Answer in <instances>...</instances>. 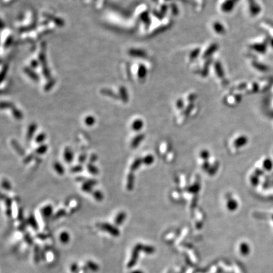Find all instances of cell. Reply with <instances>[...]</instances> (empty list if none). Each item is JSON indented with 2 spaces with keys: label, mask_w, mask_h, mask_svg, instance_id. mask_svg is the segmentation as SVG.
<instances>
[{
  "label": "cell",
  "mask_w": 273,
  "mask_h": 273,
  "mask_svg": "<svg viewBox=\"0 0 273 273\" xmlns=\"http://www.w3.org/2000/svg\"><path fill=\"white\" fill-rule=\"evenodd\" d=\"M84 123L86 125L89 126H91L95 124V119L92 116H87L84 119Z\"/></svg>",
  "instance_id": "cell-31"
},
{
  "label": "cell",
  "mask_w": 273,
  "mask_h": 273,
  "mask_svg": "<svg viewBox=\"0 0 273 273\" xmlns=\"http://www.w3.org/2000/svg\"><path fill=\"white\" fill-rule=\"evenodd\" d=\"M238 202L233 199H230L227 201V208L230 211H235L238 207Z\"/></svg>",
  "instance_id": "cell-21"
},
{
  "label": "cell",
  "mask_w": 273,
  "mask_h": 273,
  "mask_svg": "<svg viewBox=\"0 0 273 273\" xmlns=\"http://www.w3.org/2000/svg\"><path fill=\"white\" fill-rule=\"evenodd\" d=\"M143 126V121L140 119H136L134 120L132 124V130L135 132H139L142 129Z\"/></svg>",
  "instance_id": "cell-13"
},
{
  "label": "cell",
  "mask_w": 273,
  "mask_h": 273,
  "mask_svg": "<svg viewBox=\"0 0 273 273\" xmlns=\"http://www.w3.org/2000/svg\"><path fill=\"white\" fill-rule=\"evenodd\" d=\"M67 214V211H65V209H60L58 210L57 212H56L53 216V220H57L62 217L65 216Z\"/></svg>",
  "instance_id": "cell-25"
},
{
  "label": "cell",
  "mask_w": 273,
  "mask_h": 273,
  "mask_svg": "<svg viewBox=\"0 0 273 273\" xmlns=\"http://www.w3.org/2000/svg\"><path fill=\"white\" fill-rule=\"evenodd\" d=\"M207 162L206 161H204V163L203 164V168H204V170H207V168H209V163Z\"/></svg>",
  "instance_id": "cell-45"
},
{
  "label": "cell",
  "mask_w": 273,
  "mask_h": 273,
  "mask_svg": "<svg viewBox=\"0 0 273 273\" xmlns=\"http://www.w3.org/2000/svg\"><path fill=\"white\" fill-rule=\"evenodd\" d=\"M37 129V125L36 123H32L31 124L29 125L27 128V132L26 134V139L28 141H30L33 139Z\"/></svg>",
  "instance_id": "cell-6"
},
{
  "label": "cell",
  "mask_w": 273,
  "mask_h": 273,
  "mask_svg": "<svg viewBox=\"0 0 273 273\" xmlns=\"http://www.w3.org/2000/svg\"><path fill=\"white\" fill-rule=\"evenodd\" d=\"M259 177L255 175H254L251 176V182L252 183V185H254V187L257 186L259 183Z\"/></svg>",
  "instance_id": "cell-34"
},
{
  "label": "cell",
  "mask_w": 273,
  "mask_h": 273,
  "mask_svg": "<svg viewBox=\"0 0 273 273\" xmlns=\"http://www.w3.org/2000/svg\"><path fill=\"white\" fill-rule=\"evenodd\" d=\"M93 187H94L92 186L90 183H87V181H84L82 184L81 189L84 192H85V193L92 194V192L94 191Z\"/></svg>",
  "instance_id": "cell-19"
},
{
  "label": "cell",
  "mask_w": 273,
  "mask_h": 273,
  "mask_svg": "<svg viewBox=\"0 0 273 273\" xmlns=\"http://www.w3.org/2000/svg\"><path fill=\"white\" fill-rule=\"evenodd\" d=\"M2 199L4 201V203H5V207H6V210H5L6 215L8 217H11L12 215V202H13L12 199L5 194H2Z\"/></svg>",
  "instance_id": "cell-3"
},
{
  "label": "cell",
  "mask_w": 273,
  "mask_h": 273,
  "mask_svg": "<svg viewBox=\"0 0 273 273\" xmlns=\"http://www.w3.org/2000/svg\"><path fill=\"white\" fill-rule=\"evenodd\" d=\"M101 230L107 232L109 235L117 237L119 236L120 231L117 226L108 223H103L100 226Z\"/></svg>",
  "instance_id": "cell-1"
},
{
  "label": "cell",
  "mask_w": 273,
  "mask_h": 273,
  "mask_svg": "<svg viewBox=\"0 0 273 273\" xmlns=\"http://www.w3.org/2000/svg\"><path fill=\"white\" fill-rule=\"evenodd\" d=\"M141 248H142V245L140 244H137L134 247L133 252H132L131 259L127 264V267L128 268H132L136 264V262H137V259H138L139 255V252L141 249Z\"/></svg>",
  "instance_id": "cell-2"
},
{
  "label": "cell",
  "mask_w": 273,
  "mask_h": 273,
  "mask_svg": "<svg viewBox=\"0 0 273 273\" xmlns=\"http://www.w3.org/2000/svg\"><path fill=\"white\" fill-rule=\"evenodd\" d=\"M272 219H273V215H272Z\"/></svg>",
  "instance_id": "cell-47"
},
{
  "label": "cell",
  "mask_w": 273,
  "mask_h": 273,
  "mask_svg": "<svg viewBox=\"0 0 273 273\" xmlns=\"http://www.w3.org/2000/svg\"><path fill=\"white\" fill-rule=\"evenodd\" d=\"M84 170V166L81 164L74 165L70 168V171L71 173H81Z\"/></svg>",
  "instance_id": "cell-26"
},
{
  "label": "cell",
  "mask_w": 273,
  "mask_h": 273,
  "mask_svg": "<svg viewBox=\"0 0 273 273\" xmlns=\"http://www.w3.org/2000/svg\"><path fill=\"white\" fill-rule=\"evenodd\" d=\"M34 154H29L28 155H27L26 156L24 157L23 159V162L24 164H28L30 162H31L34 159Z\"/></svg>",
  "instance_id": "cell-35"
},
{
  "label": "cell",
  "mask_w": 273,
  "mask_h": 273,
  "mask_svg": "<svg viewBox=\"0 0 273 273\" xmlns=\"http://www.w3.org/2000/svg\"><path fill=\"white\" fill-rule=\"evenodd\" d=\"M87 155L86 153H82L80 154L78 157V161L79 163V164H83L85 163V161H87Z\"/></svg>",
  "instance_id": "cell-36"
},
{
  "label": "cell",
  "mask_w": 273,
  "mask_h": 273,
  "mask_svg": "<svg viewBox=\"0 0 273 273\" xmlns=\"http://www.w3.org/2000/svg\"><path fill=\"white\" fill-rule=\"evenodd\" d=\"M154 157L152 155L149 154L143 158H142V163L146 165H150L154 163Z\"/></svg>",
  "instance_id": "cell-29"
},
{
  "label": "cell",
  "mask_w": 273,
  "mask_h": 273,
  "mask_svg": "<svg viewBox=\"0 0 273 273\" xmlns=\"http://www.w3.org/2000/svg\"><path fill=\"white\" fill-rule=\"evenodd\" d=\"M86 266L87 267L88 269L94 272H97L99 269V265L97 263H95L92 261H88L86 262Z\"/></svg>",
  "instance_id": "cell-22"
},
{
  "label": "cell",
  "mask_w": 273,
  "mask_h": 273,
  "mask_svg": "<svg viewBox=\"0 0 273 273\" xmlns=\"http://www.w3.org/2000/svg\"><path fill=\"white\" fill-rule=\"evenodd\" d=\"M85 181H87V183H90L91 185L93 186V187L97 185L98 184V181L96 179H94V178H88V179L87 178Z\"/></svg>",
  "instance_id": "cell-39"
},
{
  "label": "cell",
  "mask_w": 273,
  "mask_h": 273,
  "mask_svg": "<svg viewBox=\"0 0 273 273\" xmlns=\"http://www.w3.org/2000/svg\"><path fill=\"white\" fill-rule=\"evenodd\" d=\"M92 195L94 199L98 202H101L104 199V194L102 192L99 190H94Z\"/></svg>",
  "instance_id": "cell-24"
},
{
  "label": "cell",
  "mask_w": 273,
  "mask_h": 273,
  "mask_svg": "<svg viewBox=\"0 0 273 273\" xmlns=\"http://www.w3.org/2000/svg\"><path fill=\"white\" fill-rule=\"evenodd\" d=\"M248 139L245 136H240V137L237 138L234 142V145L236 147H241L242 146H245L247 143Z\"/></svg>",
  "instance_id": "cell-16"
},
{
  "label": "cell",
  "mask_w": 273,
  "mask_h": 273,
  "mask_svg": "<svg viewBox=\"0 0 273 273\" xmlns=\"http://www.w3.org/2000/svg\"><path fill=\"white\" fill-rule=\"evenodd\" d=\"M2 188L6 190V191H10L12 190V185L10 182L6 178H3L2 181Z\"/></svg>",
  "instance_id": "cell-30"
},
{
  "label": "cell",
  "mask_w": 273,
  "mask_h": 273,
  "mask_svg": "<svg viewBox=\"0 0 273 273\" xmlns=\"http://www.w3.org/2000/svg\"><path fill=\"white\" fill-rule=\"evenodd\" d=\"M87 178H85L84 176H77V177L75 178V180L78 181V182H84L86 180Z\"/></svg>",
  "instance_id": "cell-44"
},
{
  "label": "cell",
  "mask_w": 273,
  "mask_h": 273,
  "mask_svg": "<svg viewBox=\"0 0 273 273\" xmlns=\"http://www.w3.org/2000/svg\"><path fill=\"white\" fill-rule=\"evenodd\" d=\"M41 260V248L39 245L36 244L34 248V261L36 264H38Z\"/></svg>",
  "instance_id": "cell-15"
},
{
  "label": "cell",
  "mask_w": 273,
  "mask_h": 273,
  "mask_svg": "<svg viewBox=\"0 0 273 273\" xmlns=\"http://www.w3.org/2000/svg\"><path fill=\"white\" fill-rule=\"evenodd\" d=\"M17 219L20 222L23 221V211L22 208H20L18 211L17 214Z\"/></svg>",
  "instance_id": "cell-41"
},
{
  "label": "cell",
  "mask_w": 273,
  "mask_h": 273,
  "mask_svg": "<svg viewBox=\"0 0 273 273\" xmlns=\"http://www.w3.org/2000/svg\"><path fill=\"white\" fill-rule=\"evenodd\" d=\"M53 211H54L53 207L50 204H48L44 206L41 209V214L44 218L48 219L52 216H53Z\"/></svg>",
  "instance_id": "cell-4"
},
{
  "label": "cell",
  "mask_w": 273,
  "mask_h": 273,
  "mask_svg": "<svg viewBox=\"0 0 273 273\" xmlns=\"http://www.w3.org/2000/svg\"><path fill=\"white\" fill-rule=\"evenodd\" d=\"M11 145L13 147V149L16 151L17 153L22 156H23L26 154V152L24 149L22 147V146L20 145L19 143L15 139H12L11 140Z\"/></svg>",
  "instance_id": "cell-9"
},
{
  "label": "cell",
  "mask_w": 273,
  "mask_h": 273,
  "mask_svg": "<svg viewBox=\"0 0 273 273\" xmlns=\"http://www.w3.org/2000/svg\"><path fill=\"white\" fill-rule=\"evenodd\" d=\"M36 237L37 238L41 240H45L48 238L47 235L46 233H38L36 235Z\"/></svg>",
  "instance_id": "cell-40"
},
{
  "label": "cell",
  "mask_w": 273,
  "mask_h": 273,
  "mask_svg": "<svg viewBox=\"0 0 273 273\" xmlns=\"http://www.w3.org/2000/svg\"><path fill=\"white\" fill-rule=\"evenodd\" d=\"M53 168L54 171L57 172V174H58L59 175H63L65 174V170L64 168V166H63V164L61 163H60L58 161L54 162L53 164Z\"/></svg>",
  "instance_id": "cell-14"
},
{
  "label": "cell",
  "mask_w": 273,
  "mask_h": 273,
  "mask_svg": "<svg viewBox=\"0 0 273 273\" xmlns=\"http://www.w3.org/2000/svg\"><path fill=\"white\" fill-rule=\"evenodd\" d=\"M63 159L68 164H71L74 159V154L73 151L69 147H65L63 152Z\"/></svg>",
  "instance_id": "cell-5"
},
{
  "label": "cell",
  "mask_w": 273,
  "mask_h": 273,
  "mask_svg": "<svg viewBox=\"0 0 273 273\" xmlns=\"http://www.w3.org/2000/svg\"><path fill=\"white\" fill-rule=\"evenodd\" d=\"M263 168L266 171H271L273 168V163L270 158H267L262 163Z\"/></svg>",
  "instance_id": "cell-23"
},
{
  "label": "cell",
  "mask_w": 273,
  "mask_h": 273,
  "mask_svg": "<svg viewBox=\"0 0 273 273\" xmlns=\"http://www.w3.org/2000/svg\"><path fill=\"white\" fill-rule=\"evenodd\" d=\"M98 157L97 156V154H92L89 157V162L94 163V162H95L96 161L98 160Z\"/></svg>",
  "instance_id": "cell-42"
},
{
  "label": "cell",
  "mask_w": 273,
  "mask_h": 273,
  "mask_svg": "<svg viewBox=\"0 0 273 273\" xmlns=\"http://www.w3.org/2000/svg\"><path fill=\"white\" fill-rule=\"evenodd\" d=\"M23 240L25 241V242L27 245H33L34 244V239L33 237H32L31 235L29 233H28V232L25 233L23 235Z\"/></svg>",
  "instance_id": "cell-27"
},
{
  "label": "cell",
  "mask_w": 273,
  "mask_h": 273,
  "mask_svg": "<svg viewBox=\"0 0 273 273\" xmlns=\"http://www.w3.org/2000/svg\"><path fill=\"white\" fill-rule=\"evenodd\" d=\"M142 163H142V158L138 157V158L135 159L130 166V170L132 171V172H133V171H136V170H138Z\"/></svg>",
  "instance_id": "cell-18"
},
{
  "label": "cell",
  "mask_w": 273,
  "mask_h": 273,
  "mask_svg": "<svg viewBox=\"0 0 273 273\" xmlns=\"http://www.w3.org/2000/svg\"><path fill=\"white\" fill-rule=\"evenodd\" d=\"M86 168H87L88 172H89L92 175L96 176L99 173V168L92 163H90V162L88 163L86 165Z\"/></svg>",
  "instance_id": "cell-12"
},
{
  "label": "cell",
  "mask_w": 273,
  "mask_h": 273,
  "mask_svg": "<svg viewBox=\"0 0 273 273\" xmlns=\"http://www.w3.org/2000/svg\"><path fill=\"white\" fill-rule=\"evenodd\" d=\"M254 175H257V176H262V175H264V171H262V170H261V169H256L255 170V171H254Z\"/></svg>",
  "instance_id": "cell-43"
},
{
  "label": "cell",
  "mask_w": 273,
  "mask_h": 273,
  "mask_svg": "<svg viewBox=\"0 0 273 273\" xmlns=\"http://www.w3.org/2000/svg\"><path fill=\"white\" fill-rule=\"evenodd\" d=\"M46 139V135L44 132L39 133L35 137V141L38 144H43Z\"/></svg>",
  "instance_id": "cell-28"
},
{
  "label": "cell",
  "mask_w": 273,
  "mask_h": 273,
  "mask_svg": "<svg viewBox=\"0 0 273 273\" xmlns=\"http://www.w3.org/2000/svg\"><path fill=\"white\" fill-rule=\"evenodd\" d=\"M12 114L13 117L18 120L22 119L23 118V114L22 112L16 108L12 109Z\"/></svg>",
  "instance_id": "cell-32"
},
{
  "label": "cell",
  "mask_w": 273,
  "mask_h": 273,
  "mask_svg": "<svg viewBox=\"0 0 273 273\" xmlns=\"http://www.w3.org/2000/svg\"><path fill=\"white\" fill-rule=\"evenodd\" d=\"M200 157L202 159H203L204 161H207V159L209 157V152L207 150H202L201 152H200Z\"/></svg>",
  "instance_id": "cell-38"
},
{
  "label": "cell",
  "mask_w": 273,
  "mask_h": 273,
  "mask_svg": "<svg viewBox=\"0 0 273 273\" xmlns=\"http://www.w3.org/2000/svg\"><path fill=\"white\" fill-rule=\"evenodd\" d=\"M70 271L72 273H79L80 268L78 267V265L75 262L72 264L70 266Z\"/></svg>",
  "instance_id": "cell-37"
},
{
  "label": "cell",
  "mask_w": 273,
  "mask_h": 273,
  "mask_svg": "<svg viewBox=\"0 0 273 273\" xmlns=\"http://www.w3.org/2000/svg\"><path fill=\"white\" fill-rule=\"evenodd\" d=\"M135 182V175L133 172H130L128 174L126 178V187L128 191H132L134 187Z\"/></svg>",
  "instance_id": "cell-7"
},
{
  "label": "cell",
  "mask_w": 273,
  "mask_h": 273,
  "mask_svg": "<svg viewBox=\"0 0 273 273\" xmlns=\"http://www.w3.org/2000/svg\"><path fill=\"white\" fill-rule=\"evenodd\" d=\"M126 217V214L124 211H121L119 212L115 217V218L114 219V223L117 226H120L123 223V222L125 221V219Z\"/></svg>",
  "instance_id": "cell-11"
},
{
  "label": "cell",
  "mask_w": 273,
  "mask_h": 273,
  "mask_svg": "<svg viewBox=\"0 0 273 273\" xmlns=\"http://www.w3.org/2000/svg\"><path fill=\"white\" fill-rule=\"evenodd\" d=\"M59 238L62 244H67L69 242L70 240V236L67 231H63L60 233Z\"/></svg>",
  "instance_id": "cell-20"
},
{
  "label": "cell",
  "mask_w": 273,
  "mask_h": 273,
  "mask_svg": "<svg viewBox=\"0 0 273 273\" xmlns=\"http://www.w3.org/2000/svg\"><path fill=\"white\" fill-rule=\"evenodd\" d=\"M144 137H145V135L143 133H139L138 135H136L131 142L130 144L131 147L132 149H136L139 146L141 142L144 139Z\"/></svg>",
  "instance_id": "cell-10"
},
{
  "label": "cell",
  "mask_w": 273,
  "mask_h": 273,
  "mask_svg": "<svg viewBox=\"0 0 273 273\" xmlns=\"http://www.w3.org/2000/svg\"><path fill=\"white\" fill-rule=\"evenodd\" d=\"M48 150V146L47 144L43 143L40 144V145L36 149L35 153L37 155H43L46 153V152Z\"/></svg>",
  "instance_id": "cell-17"
},
{
  "label": "cell",
  "mask_w": 273,
  "mask_h": 273,
  "mask_svg": "<svg viewBox=\"0 0 273 273\" xmlns=\"http://www.w3.org/2000/svg\"><path fill=\"white\" fill-rule=\"evenodd\" d=\"M28 225H29V224H28L27 219L26 220H23V221H21V223H20V224L18 226V230H19V231H20L21 232H24V231H25V230H26L27 226Z\"/></svg>",
  "instance_id": "cell-33"
},
{
  "label": "cell",
  "mask_w": 273,
  "mask_h": 273,
  "mask_svg": "<svg viewBox=\"0 0 273 273\" xmlns=\"http://www.w3.org/2000/svg\"><path fill=\"white\" fill-rule=\"evenodd\" d=\"M29 226H30L34 231H38L39 228V226L38 222L35 216L33 214H30L29 218L27 219Z\"/></svg>",
  "instance_id": "cell-8"
},
{
  "label": "cell",
  "mask_w": 273,
  "mask_h": 273,
  "mask_svg": "<svg viewBox=\"0 0 273 273\" xmlns=\"http://www.w3.org/2000/svg\"><path fill=\"white\" fill-rule=\"evenodd\" d=\"M130 273H143V272H141L140 271H133L131 272Z\"/></svg>",
  "instance_id": "cell-46"
}]
</instances>
